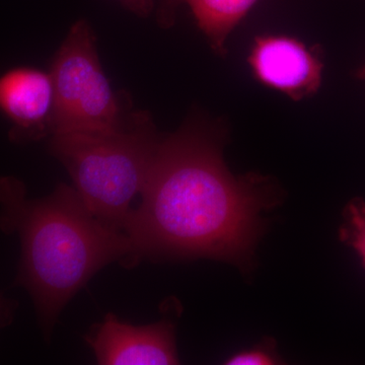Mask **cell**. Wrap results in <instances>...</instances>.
Listing matches in <instances>:
<instances>
[{
	"instance_id": "7a4b0ae2",
	"label": "cell",
	"mask_w": 365,
	"mask_h": 365,
	"mask_svg": "<svg viewBox=\"0 0 365 365\" xmlns=\"http://www.w3.org/2000/svg\"><path fill=\"white\" fill-rule=\"evenodd\" d=\"M0 230L20 237L16 283L30 294L46 338L67 302L98 270L134 258L129 237L98 220L66 184L31 199L20 180L0 177Z\"/></svg>"
},
{
	"instance_id": "5b68a950",
	"label": "cell",
	"mask_w": 365,
	"mask_h": 365,
	"mask_svg": "<svg viewBox=\"0 0 365 365\" xmlns=\"http://www.w3.org/2000/svg\"><path fill=\"white\" fill-rule=\"evenodd\" d=\"M248 62L259 83L294 101L313 97L322 85V50L319 46L307 47L297 38L257 36Z\"/></svg>"
},
{
	"instance_id": "ba28073f",
	"label": "cell",
	"mask_w": 365,
	"mask_h": 365,
	"mask_svg": "<svg viewBox=\"0 0 365 365\" xmlns=\"http://www.w3.org/2000/svg\"><path fill=\"white\" fill-rule=\"evenodd\" d=\"M175 1L188 4L211 47L225 54L228 36L257 0H172Z\"/></svg>"
},
{
	"instance_id": "8992f818",
	"label": "cell",
	"mask_w": 365,
	"mask_h": 365,
	"mask_svg": "<svg viewBox=\"0 0 365 365\" xmlns=\"http://www.w3.org/2000/svg\"><path fill=\"white\" fill-rule=\"evenodd\" d=\"M88 340L100 364H179L174 327L170 322L134 327L109 314Z\"/></svg>"
},
{
	"instance_id": "3957f363",
	"label": "cell",
	"mask_w": 365,
	"mask_h": 365,
	"mask_svg": "<svg viewBox=\"0 0 365 365\" xmlns=\"http://www.w3.org/2000/svg\"><path fill=\"white\" fill-rule=\"evenodd\" d=\"M158 143L150 118L137 114L130 125L110 133L53 134L50 150L68 170L91 215L124 232Z\"/></svg>"
},
{
	"instance_id": "6da1fadb",
	"label": "cell",
	"mask_w": 365,
	"mask_h": 365,
	"mask_svg": "<svg viewBox=\"0 0 365 365\" xmlns=\"http://www.w3.org/2000/svg\"><path fill=\"white\" fill-rule=\"evenodd\" d=\"M140 194L124 228L134 259L210 258L242 270L251 267L262 215L280 199L267 177H235L222 139L195 125L158 143Z\"/></svg>"
},
{
	"instance_id": "8fae6325",
	"label": "cell",
	"mask_w": 365,
	"mask_h": 365,
	"mask_svg": "<svg viewBox=\"0 0 365 365\" xmlns=\"http://www.w3.org/2000/svg\"><path fill=\"white\" fill-rule=\"evenodd\" d=\"M14 312V302L0 294V328L11 323V319H13Z\"/></svg>"
},
{
	"instance_id": "7c38bea8",
	"label": "cell",
	"mask_w": 365,
	"mask_h": 365,
	"mask_svg": "<svg viewBox=\"0 0 365 365\" xmlns=\"http://www.w3.org/2000/svg\"><path fill=\"white\" fill-rule=\"evenodd\" d=\"M125 6L135 14H148L153 6V0H120Z\"/></svg>"
},
{
	"instance_id": "4fadbf2b",
	"label": "cell",
	"mask_w": 365,
	"mask_h": 365,
	"mask_svg": "<svg viewBox=\"0 0 365 365\" xmlns=\"http://www.w3.org/2000/svg\"><path fill=\"white\" fill-rule=\"evenodd\" d=\"M356 76L359 79H362V81H365V66L360 68L359 71L356 72Z\"/></svg>"
},
{
	"instance_id": "30bf717a",
	"label": "cell",
	"mask_w": 365,
	"mask_h": 365,
	"mask_svg": "<svg viewBox=\"0 0 365 365\" xmlns=\"http://www.w3.org/2000/svg\"><path fill=\"white\" fill-rule=\"evenodd\" d=\"M280 359L276 351V346L271 340H265L261 344L250 349L242 350L228 357V365H271L279 364Z\"/></svg>"
},
{
	"instance_id": "9c48e42d",
	"label": "cell",
	"mask_w": 365,
	"mask_h": 365,
	"mask_svg": "<svg viewBox=\"0 0 365 365\" xmlns=\"http://www.w3.org/2000/svg\"><path fill=\"white\" fill-rule=\"evenodd\" d=\"M340 240L351 247L361 259L365 267V201L354 198L343 210V222L339 230Z\"/></svg>"
},
{
	"instance_id": "52a82bcc",
	"label": "cell",
	"mask_w": 365,
	"mask_h": 365,
	"mask_svg": "<svg viewBox=\"0 0 365 365\" xmlns=\"http://www.w3.org/2000/svg\"><path fill=\"white\" fill-rule=\"evenodd\" d=\"M53 106L50 72L21 66L0 73V112L11 123L14 141L36 140L51 132Z\"/></svg>"
},
{
	"instance_id": "277c9868",
	"label": "cell",
	"mask_w": 365,
	"mask_h": 365,
	"mask_svg": "<svg viewBox=\"0 0 365 365\" xmlns=\"http://www.w3.org/2000/svg\"><path fill=\"white\" fill-rule=\"evenodd\" d=\"M50 76L54 91L52 134L110 133L123 126L121 106L103 71L86 21L72 26Z\"/></svg>"
}]
</instances>
